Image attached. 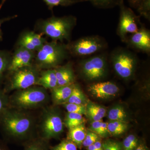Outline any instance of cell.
Wrapping results in <instances>:
<instances>
[{
    "mask_svg": "<svg viewBox=\"0 0 150 150\" xmlns=\"http://www.w3.org/2000/svg\"><path fill=\"white\" fill-rule=\"evenodd\" d=\"M40 74L39 69L35 65L16 70L11 74L7 91L24 89L36 85Z\"/></svg>",
    "mask_w": 150,
    "mask_h": 150,
    "instance_id": "ba28073f",
    "label": "cell"
},
{
    "mask_svg": "<svg viewBox=\"0 0 150 150\" xmlns=\"http://www.w3.org/2000/svg\"><path fill=\"white\" fill-rule=\"evenodd\" d=\"M49 150H78V147L74 142L66 139L56 146H50Z\"/></svg>",
    "mask_w": 150,
    "mask_h": 150,
    "instance_id": "1f68e13d",
    "label": "cell"
},
{
    "mask_svg": "<svg viewBox=\"0 0 150 150\" xmlns=\"http://www.w3.org/2000/svg\"><path fill=\"white\" fill-rule=\"evenodd\" d=\"M5 1V0H3L2 3L1 4V6H0V8H1V6L3 4H4V2Z\"/></svg>",
    "mask_w": 150,
    "mask_h": 150,
    "instance_id": "b9f144b4",
    "label": "cell"
},
{
    "mask_svg": "<svg viewBox=\"0 0 150 150\" xmlns=\"http://www.w3.org/2000/svg\"><path fill=\"white\" fill-rule=\"evenodd\" d=\"M69 54L67 45L64 43L55 40L46 42L35 54V66L39 69L56 68Z\"/></svg>",
    "mask_w": 150,
    "mask_h": 150,
    "instance_id": "277c9868",
    "label": "cell"
},
{
    "mask_svg": "<svg viewBox=\"0 0 150 150\" xmlns=\"http://www.w3.org/2000/svg\"><path fill=\"white\" fill-rule=\"evenodd\" d=\"M134 150H149V149L144 144L141 143L138 145V146Z\"/></svg>",
    "mask_w": 150,
    "mask_h": 150,
    "instance_id": "f35d334b",
    "label": "cell"
},
{
    "mask_svg": "<svg viewBox=\"0 0 150 150\" xmlns=\"http://www.w3.org/2000/svg\"><path fill=\"white\" fill-rule=\"evenodd\" d=\"M35 56V52L18 46L11 56L8 71L11 74L23 67L31 66Z\"/></svg>",
    "mask_w": 150,
    "mask_h": 150,
    "instance_id": "7c38bea8",
    "label": "cell"
},
{
    "mask_svg": "<svg viewBox=\"0 0 150 150\" xmlns=\"http://www.w3.org/2000/svg\"><path fill=\"white\" fill-rule=\"evenodd\" d=\"M125 42L129 46L145 53L150 52V32L149 29L141 26L137 32L127 37Z\"/></svg>",
    "mask_w": 150,
    "mask_h": 150,
    "instance_id": "8fae6325",
    "label": "cell"
},
{
    "mask_svg": "<svg viewBox=\"0 0 150 150\" xmlns=\"http://www.w3.org/2000/svg\"><path fill=\"white\" fill-rule=\"evenodd\" d=\"M0 150H9L7 147L2 142H0Z\"/></svg>",
    "mask_w": 150,
    "mask_h": 150,
    "instance_id": "ab89813d",
    "label": "cell"
},
{
    "mask_svg": "<svg viewBox=\"0 0 150 150\" xmlns=\"http://www.w3.org/2000/svg\"><path fill=\"white\" fill-rule=\"evenodd\" d=\"M138 139L134 135H129L124 139L122 144L123 150H134L138 146Z\"/></svg>",
    "mask_w": 150,
    "mask_h": 150,
    "instance_id": "f1b7e54d",
    "label": "cell"
},
{
    "mask_svg": "<svg viewBox=\"0 0 150 150\" xmlns=\"http://www.w3.org/2000/svg\"><path fill=\"white\" fill-rule=\"evenodd\" d=\"M15 18V16L13 17H11L7 18L2 19L0 20V41L2 39V35L1 30V26L3 23L4 22L10 20L11 19Z\"/></svg>",
    "mask_w": 150,
    "mask_h": 150,
    "instance_id": "d590c367",
    "label": "cell"
},
{
    "mask_svg": "<svg viewBox=\"0 0 150 150\" xmlns=\"http://www.w3.org/2000/svg\"><path fill=\"white\" fill-rule=\"evenodd\" d=\"M87 150H96V149L94 145L92 144L90 146H88V147H87Z\"/></svg>",
    "mask_w": 150,
    "mask_h": 150,
    "instance_id": "60d3db41",
    "label": "cell"
},
{
    "mask_svg": "<svg viewBox=\"0 0 150 150\" xmlns=\"http://www.w3.org/2000/svg\"><path fill=\"white\" fill-rule=\"evenodd\" d=\"M48 8L52 10L54 7L57 6H69L77 3L83 2L84 0H43Z\"/></svg>",
    "mask_w": 150,
    "mask_h": 150,
    "instance_id": "4316f807",
    "label": "cell"
},
{
    "mask_svg": "<svg viewBox=\"0 0 150 150\" xmlns=\"http://www.w3.org/2000/svg\"><path fill=\"white\" fill-rule=\"evenodd\" d=\"M110 57L114 69L119 76L124 79L132 76L138 62L136 54L126 48H118L112 51Z\"/></svg>",
    "mask_w": 150,
    "mask_h": 150,
    "instance_id": "8992f818",
    "label": "cell"
},
{
    "mask_svg": "<svg viewBox=\"0 0 150 150\" xmlns=\"http://www.w3.org/2000/svg\"><path fill=\"white\" fill-rule=\"evenodd\" d=\"M46 89L32 86L16 91L9 98V105L19 110L34 109L45 105L49 100Z\"/></svg>",
    "mask_w": 150,
    "mask_h": 150,
    "instance_id": "3957f363",
    "label": "cell"
},
{
    "mask_svg": "<svg viewBox=\"0 0 150 150\" xmlns=\"http://www.w3.org/2000/svg\"><path fill=\"white\" fill-rule=\"evenodd\" d=\"M0 118L3 130L9 139L25 144L35 137L33 134L34 119L27 112L8 108Z\"/></svg>",
    "mask_w": 150,
    "mask_h": 150,
    "instance_id": "6da1fadb",
    "label": "cell"
},
{
    "mask_svg": "<svg viewBox=\"0 0 150 150\" xmlns=\"http://www.w3.org/2000/svg\"><path fill=\"white\" fill-rule=\"evenodd\" d=\"M67 103L81 105L87 104V101L86 99L85 96L77 85L74 84L71 94L65 103Z\"/></svg>",
    "mask_w": 150,
    "mask_h": 150,
    "instance_id": "7402d4cb",
    "label": "cell"
},
{
    "mask_svg": "<svg viewBox=\"0 0 150 150\" xmlns=\"http://www.w3.org/2000/svg\"><path fill=\"white\" fill-rule=\"evenodd\" d=\"M90 131L102 138L107 137L109 134L108 129V123L102 121H93L91 124Z\"/></svg>",
    "mask_w": 150,
    "mask_h": 150,
    "instance_id": "cb8c5ba5",
    "label": "cell"
},
{
    "mask_svg": "<svg viewBox=\"0 0 150 150\" xmlns=\"http://www.w3.org/2000/svg\"><path fill=\"white\" fill-rule=\"evenodd\" d=\"M67 112L86 115V105L67 103L63 104Z\"/></svg>",
    "mask_w": 150,
    "mask_h": 150,
    "instance_id": "f546056e",
    "label": "cell"
},
{
    "mask_svg": "<svg viewBox=\"0 0 150 150\" xmlns=\"http://www.w3.org/2000/svg\"><path fill=\"white\" fill-rule=\"evenodd\" d=\"M106 113V109L101 105L91 102L86 105V115L93 121H101Z\"/></svg>",
    "mask_w": 150,
    "mask_h": 150,
    "instance_id": "d6986e66",
    "label": "cell"
},
{
    "mask_svg": "<svg viewBox=\"0 0 150 150\" xmlns=\"http://www.w3.org/2000/svg\"><path fill=\"white\" fill-rule=\"evenodd\" d=\"M107 55L101 54L95 55L81 62V69L84 77L89 81L102 79L106 74Z\"/></svg>",
    "mask_w": 150,
    "mask_h": 150,
    "instance_id": "9c48e42d",
    "label": "cell"
},
{
    "mask_svg": "<svg viewBox=\"0 0 150 150\" xmlns=\"http://www.w3.org/2000/svg\"><path fill=\"white\" fill-rule=\"evenodd\" d=\"M136 8L141 16L150 20V0H142Z\"/></svg>",
    "mask_w": 150,
    "mask_h": 150,
    "instance_id": "4dcf8cb0",
    "label": "cell"
},
{
    "mask_svg": "<svg viewBox=\"0 0 150 150\" xmlns=\"http://www.w3.org/2000/svg\"><path fill=\"white\" fill-rule=\"evenodd\" d=\"M85 121L86 119L81 114L68 112L64 123L68 129H70L85 123Z\"/></svg>",
    "mask_w": 150,
    "mask_h": 150,
    "instance_id": "603a6c76",
    "label": "cell"
},
{
    "mask_svg": "<svg viewBox=\"0 0 150 150\" xmlns=\"http://www.w3.org/2000/svg\"><path fill=\"white\" fill-rule=\"evenodd\" d=\"M64 123L58 110L49 107L43 110L40 123L39 137L49 141L58 139L64 131Z\"/></svg>",
    "mask_w": 150,
    "mask_h": 150,
    "instance_id": "5b68a950",
    "label": "cell"
},
{
    "mask_svg": "<svg viewBox=\"0 0 150 150\" xmlns=\"http://www.w3.org/2000/svg\"><path fill=\"white\" fill-rule=\"evenodd\" d=\"M69 54L79 57L91 56L104 50L107 43L98 35L81 38L67 45Z\"/></svg>",
    "mask_w": 150,
    "mask_h": 150,
    "instance_id": "52a82bcc",
    "label": "cell"
},
{
    "mask_svg": "<svg viewBox=\"0 0 150 150\" xmlns=\"http://www.w3.org/2000/svg\"><path fill=\"white\" fill-rule=\"evenodd\" d=\"M9 106V98L4 93L0 91V117L8 109Z\"/></svg>",
    "mask_w": 150,
    "mask_h": 150,
    "instance_id": "e575fe53",
    "label": "cell"
},
{
    "mask_svg": "<svg viewBox=\"0 0 150 150\" xmlns=\"http://www.w3.org/2000/svg\"><path fill=\"white\" fill-rule=\"evenodd\" d=\"M88 91L97 98L106 99L115 96L119 91V88L111 82H101L90 85Z\"/></svg>",
    "mask_w": 150,
    "mask_h": 150,
    "instance_id": "5bb4252c",
    "label": "cell"
},
{
    "mask_svg": "<svg viewBox=\"0 0 150 150\" xmlns=\"http://www.w3.org/2000/svg\"><path fill=\"white\" fill-rule=\"evenodd\" d=\"M76 23L77 19L73 16L60 17L53 16L40 20L36 28L42 35L62 43L64 40H70L72 31Z\"/></svg>",
    "mask_w": 150,
    "mask_h": 150,
    "instance_id": "7a4b0ae2",
    "label": "cell"
},
{
    "mask_svg": "<svg viewBox=\"0 0 150 150\" xmlns=\"http://www.w3.org/2000/svg\"><path fill=\"white\" fill-rule=\"evenodd\" d=\"M41 33L27 31L23 33L18 41V46L35 52L37 51L47 42Z\"/></svg>",
    "mask_w": 150,
    "mask_h": 150,
    "instance_id": "4fadbf2b",
    "label": "cell"
},
{
    "mask_svg": "<svg viewBox=\"0 0 150 150\" xmlns=\"http://www.w3.org/2000/svg\"><path fill=\"white\" fill-rule=\"evenodd\" d=\"M131 7L136 8L142 0H128Z\"/></svg>",
    "mask_w": 150,
    "mask_h": 150,
    "instance_id": "8d00e7d4",
    "label": "cell"
},
{
    "mask_svg": "<svg viewBox=\"0 0 150 150\" xmlns=\"http://www.w3.org/2000/svg\"><path fill=\"white\" fill-rule=\"evenodd\" d=\"M11 56L8 52L0 51V79L5 72L8 71Z\"/></svg>",
    "mask_w": 150,
    "mask_h": 150,
    "instance_id": "83f0119b",
    "label": "cell"
},
{
    "mask_svg": "<svg viewBox=\"0 0 150 150\" xmlns=\"http://www.w3.org/2000/svg\"><path fill=\"white\" fill-rule=\"evenodd\" d=\"M54 69L56 73L58 86L74 83L75 76L71 63H68L65 66L56 67Z\"/></svg>",
    "mask_w": 150,
    "mask_h": 150,
    "instance_id": "9a60e30c",
    "label": "cell"
},
{
    "mask_svg": "<svg viewBox=\"0 0 150 150\" xmlns=\"http://www.w3.org/2000/svg\"><path fill=\"white\" fill-rule=\"evenodd\" d=\"M103 150H122V144L115 140L107 139L102 143Z\"/></svg>",
    "mask_w": 150,
    "mask_h": 150,
    "instance_id": "d6a6232c",
    "label": "cell"
},
{
    "mask_svg": "<svg viewBox=\"0 0 150 150\" xmlns=\"http://www.w3.org/2000/svg\"><path fill=\"white\" fill-rule=\"evenodd\" d=\"M100 139V137L97 134L91 131H87L85 138L82 143V146L85 147L94 144L95 142Z\"/></svg>",
    "mask_w": 150,
    "mask_h": 150,
    "instance_id": "836d02e7",
    "label": "cell"
},
{
    "mask_svg": "<svg viewBox=\"0 0 150 150\" xmlns=\"http://www.w3.org/2000/svg\"><path fill=\"white\" fill-rule=\"evenodd\" d=\"M120 18L117 28V34L121 40L125 42L129 34H133L139 29V17L134 11L124 5V1L119 5Z\"/></svg>",
    "mask_w": 150,
    "mask_h": 150,
    "instance_id": "30bf717a",
    "label": "cell"
},
{
    "mask_svg": "<svg viewBox=\"0 0 150 150\" xmlns=\"http://www.w3.org/2000/svg\"><path fill=\"white\" fill-rule=\"evenodd\" d=\"M74 84L67 86H60L51 90L52 98L55 104H64L72 92Z\"/></svg>",
    "mask_w": 150,
    "mask_h": 150,
    "instance_id": "2e32d148",
    "label": "cell"
},
{
    "mask_svg": "<svg viewBox=\"0 0 150 150\" xmlns=\"http://www.w3.org/2000/svg\"><path fill=\"white\" fill-rule=\"evenodd\" d=\"M24 150H49V141L39 137H35L24 144Z\"/></svg>",
    "mask_w": 150,
    "mask_h": 150,
    "instance_id": "ffe728a7",
    "label": "cell"
},
{
    "mask_svg": "<svg viewBox=\"0 0 150 150\" xmlns=\"http://www.w3.org/2000/svg\"><path fill=\"white\" fill-rule=\"evenodd\" d=\"M93 144L94 145L96 150H103L102 143L100 141V139L95 142Z\"/></svg>",
    "mask_w": 150,
    "mask_h": 150,
    "instance_id": "74e56055",
    "label": "cell"
},
{
    "mask_svg": "<svg viewBox=\"0 0 150 150\" xmlns=\"http://www.w3.org/2000/svg\"><path fill=\"white\" fill-rule=\"evenodd\" d=\"M89 2L94 6L100 8H109L119 6L123 0H84Z\"/></svg>",
    "mask_w": 150,
    "mask_h": 150,
    "instance_id": "484cf974",
    "label": "cell"
},
{
    "mask_svg": "<svg viewBox=\"0 0 150 150\" xmlns=\"http://www.w3.org/2000/svg\"><path fill=\"white\" fill-rule=\"evenodd\" d=\"M107 123L108 133L113 136L123 134L128 128V125L125 121H110Z\"/></svg>",
    "mask_w": 150,
    "mask_h": 150,
    "instance_id": "44dd1931",
    "label": "cell"
},
{
    "mask_svg": "<svg viewBox=\"0 0 150 150\" xmlns=\"http://www.w3.org/2000/svg\"><path fill=\"white\" fill-rule=\"evenodd\" d=\"M127 116L124 109L121 106H118L111 108L108 114V118L110 121H125Z\"/></svg>",
    "mask_w": 150,
    "mask_h": 150,
    "instance_id": "d4e9b609",
    "label": "cell"
},
{
    "mask_svg": "<svg viewBox=\"0 0 150 150\" xmlns=\"http://www.w3.org/2000/svg\"><path fill=\"white\" fill-rule=\"evenodd\" d=\"M36 85L46 89L52 90L58 86L57 80L54 69H48L40 73Z\"/></svg>",
    "mask_w": 150,
    "mask_h": 150,
    "instance_id": "e0dca14e",
    "label": "cell"
},
{
    "mask_svg": "<svg viewBox=\"0 0 150 150\" xmlns=\"http://www.w3.org/2000/svg\"><path fill=\"white\" fill-rule=\"evenodd\" d=\"M84 123L69 129L67 139L74 142L78 148H81L82 146L86 134L87 130Z\"/></svg>",
    "mask_w": 150,
    "mask_h": 150,
    "instance_id": "ac0fdd59",
    "label": "cell"
}]
</instances>
